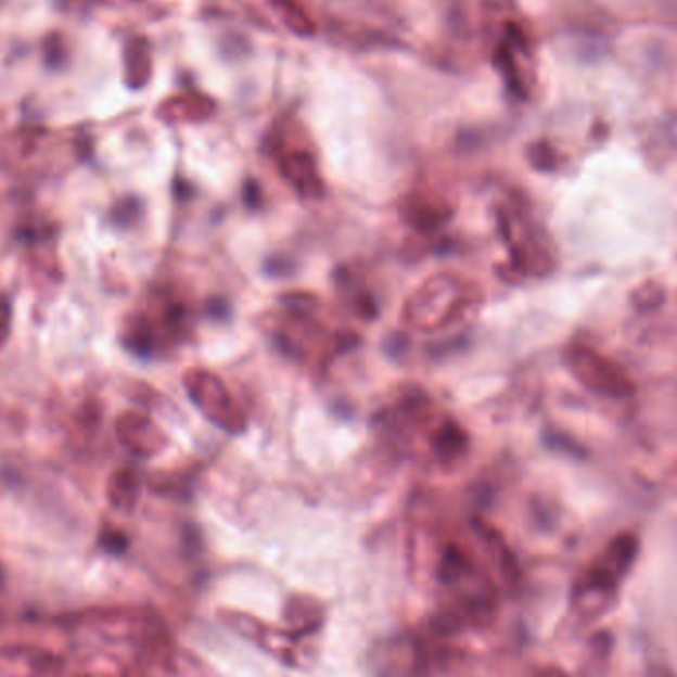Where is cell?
<instances>
[{
	"label": "cell",
	"mask_w": 677,
	"mask_h": 677,
	"mask_svg": "<svg viewBox=\"0 0 677 677\" xmlns=\"http://www.w3.org/2000/svg\"><path fill=\"white\" fill-rule=\"evenodd\" d=\"M569 361L576 376L600 395L628 396L633 393V383L628 376L614 362L595 350L578 347L571 353Z\"/></svg>",
	"instance_id": "6da1fadb"
},
{
	"label": "cell",
	"mask_w": 677,
	"mask_h": 677,
	"mask_svg": "<svg viewBox=\"0 0 677 677\" xmlns=\"http://www.w3.org/2000/svg\"><path fill=\"white\" fill-rule=\"evenodd\" d=\"M636 551H638V541L633 535H622L618 539H614L606 549V553L602 554L599 566L588 575L587 590L604 595L606 590L616 587V583L633 566Z\"/></svg>",
	"instance_id": "7a4b0ae2"
},
{
	"label": "cell",
	"mask_w": 677,
	"mask_h": 677,
	"mask_svg": "<svg viewBox=\"0 0 677 677\" xmlns=\"http://www.w3.org/2000/svg\"><path fill=\"white\" fill-rule=\"evenodd\" d=\"M215 112V102L201 93L177 95L161 105V115L169 122H201Z\"/></svg>",
	"instance_id": "3957f363"
},
{
	"label": "cell",
	"mask_w": 677,
	"mask_h": 677,
	"mask_svg": "<svg viewBox=\"0 0 677 677\" xmlns=\"http://www.w3.org/2000/svg\"><path fill=\"white\" fill-rule=\"evenodd\" d=\"M151 48L145 38H133L125 48V79L127 86L139 90L151 78Z\"/></svg>",
	"instance_id": "277c9868"
},
{
	"label": "cell",
	"mask_w": 677,
	"mask_h": 677,
	"mask_svg": "<svg viewBox=\"0 0 677 677\" xmlns=\"http://www.w3.org/2000/svg\"><path fill=\"white\" fill-rule=\"evenodd\" d=\"M280 167H282L283 175L290 179V182H294L295 187H307V191L311 184L317 187L316 167L307 153L294 151V153L283 155Z\"/></svg>",
	"instance_id": "5b68a950"
},
{
	"label": "cell",
	"mask_w": 677,
	"mask_h": 677,
	"mask_svg": "<svg viewBox=\"0 0 677 677\" xmlns=\"http://www.w3.org/2000/svg\"><path fill=\"white\" fill-rule=\"evenodd\" d=\"M273 7L280 12L285 26L297 36L316 35V24L295 0H273Z\"/></svg>",
	"instance_id": "8992f818"
},
{
	"label": "cell",
	"mask_w": 677,
	"mask_h": 677,
	"mask_svg": "<svg viewBox=\"0 0 677 677\" xmlns=\"http://www.w3.org/2000/svg\"><path fill=\"white\" fill-rule=\"evenodd\" d=\"M110 499L115 508H133L137 499L136 475L131 472L113 475L112 484H110Z\"/></svg>",
	"instance_id": "52a82bcc"
},
{
	"label": "cell",
	"mask_w": 677,
	"mask_h": 677,
	"mask_svg": "<svg viewBox=\"0 0 677 677\" xmlns=\"http://www.w3.org/2000/svg\"><path fill=\"white\" fill-rule=\"evenodd\" d=\"M100 545H102L103 551H107V553L122 554L127 549V539H125L124 533L107 529L103 531Z\"/></svg>",
	"instance_id": "ba28073f"
},
{
	"label": "cell",
	"mask_w": 677,
	"mask_h": 677,
	"mask_svg": "<svg viewBox=\"0 0 677 677\" xmlns=\"http://www.w3.org/2000/svg\"><path fill=\"white\" fill-rule=\"evenodd\" d=\"M44 56L46 62H48L50 66H54V68L64 62V46H62L56 35H52L46 40Z\"/></svg>",
	"instance_id": "9c48e42d"
},
{
	"label": "cell",
	"mask_w": 677,
	"mask_h": 677,
	"mask_svg": "<svg viewBox=\"0 0 677 677\" xmlns=\"http://www.w3.org/2000/svg\"><path fill=\"white\" fill-rule=\"evenodd\" d=\"M4 337H7V321L0 319V345H2Z\"/></svg>",
	"instance_id": "30bf717a"
}]
</instances>
